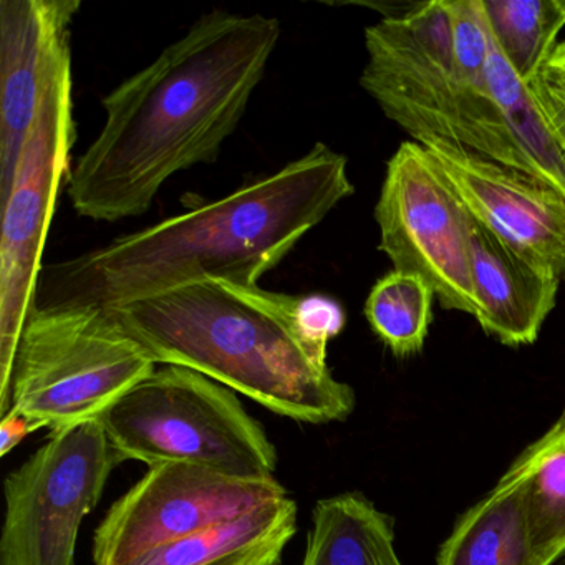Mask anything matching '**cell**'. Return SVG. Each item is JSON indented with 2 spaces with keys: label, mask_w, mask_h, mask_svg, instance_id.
<instances>
[{
  "label": "cell",
  "mask_w": 565,
  "mask_h": 565,
  "mask_svg": "<svg viewBox=\"0 0 565 565\" xmlns=\"http://www.w3.org/2000/svg\"><path fill=\"white\" fill-rule=\"evenodd\" d=\"M77 140L72 65L52 82L22 148L2 204L0 234V415L8 412L12 362L25 320L35 306L42 254Z\"/></svg>",
  "instance_id": "52a82bcc"
},
{
  "label": "cell",
  "mask_w": 565,
  "mask_h": 565,
  "mask_svg": "<svg viewBox=\"0 0 565 565\" xmlns=\"http://www.w3.org/2000/svg\"><path fill=\"white\" fill-rule=\"evenodd\" d=\"M287 495L276 478H231L181 462L151 466L102 519L94 535L95 565L130 564Z\"/></svg>",
  "instance_id": "30bf717a"
},
{
  "label": "cell",
  "mask_w": 565,
  "mask_h": 565,
  "mask_svg": "<svg viewBox=\"0 0 565 565\" xmlns=\"http://www.w3.org/2000/svg\"><path fill=\"white\" fill-rule=\"evenodd\" d=\"M433 299L435 292L425 279L393 269L370 290L365 317L386 349L405 359L425 345L431 323Z\"/></svg>",
  "instance_id": "ffe728a7"
},
{
  "label": "cell",
  "mask_w": 565,
  "mask_h": 565,
  "mask_svg": "<svg viewBox=\"0 0 565 565\" xmlns=\"http://www.w3.org/2000/svg\"><path fill=\"white\" fill-rule=\"evenodd\" d=\"M296 296L203 282L110 309L158 365L194 370L276 415L345 422L355 392L297 326Z\"/></svg>",
  "instance_id": "3957f363"
},
{
  "label": "cell",
  "mask_w": 565,
  "mask_h": 565,
  "mask_svg": "<svg viewBox=\"0 0 565 565\" xmlns=\"http://www.w3.org/2000/svg\"><path fill=\"white\" fill-rule=\"evenodd\" d=\"M508 471L527 484L532 542L539 565L565 557V412L518 456Z\"/></svg>",
  "instance_id": "e0dca14e"
},
{
  "label": "cell",
  "mask_w": 565,
  "mask_h": 565,
  "mask_svg": "<svg viewBox=\"0 0 565 565\" xmlns=\"http://www.w3.org/2000/svg\"><path fill=\"white\" fill-rule=\"evenodd\" d=\"M78 0L0 2V198L54 78L72 65Z\"/></svg>",
  "instance_id": "7c38bea8"
},
{
  "label": "cell",
  "mask_w": 565,
  "mask_h": 565,
  "mask_svg": "<svg viewBox=\"0 0 565 565\" xmlns=\"http://www.w3.org/2000/svg\"><path fill=\"white\" fill-rule=\"evenodd\" d=\"M561 565H565V558H564V561H562V564H561Z\"/></svg>",
  "instance_id": "d4e9b609"
},
{
  "label": "cell",
  "mask_w": 565,
  "mask_h": 565,
  "mask_svg": "<svg viewBox=\"0 0 565 565\" xmlns=\"http://www.w3.org/2000/svg\"><path fill=\"white\" fill-rule=\"evenodd\" d=\"M542 68L565 88V41L555 45L551 57L547 58Z\"/></svg>",
  "instance_id": "cb8c5ba5"
},
{
  "label": "cell",
  "mask_w": 565,
  "mask_h": 565,
  "mask_svg": "<svg viewBox=\"0 0 565 565\" xmlns=\"http://www.w3.org/2000/svg\"><path fill=\"white\" fill-rule=\"evenodd\" d=\"M39 426L34 423L29 422L24 416L15 413L14 409H9L4 416H2V423H0V456H8L15 446L21 445L22 439L31 433L38 431Z\"/></svg>",
  "instance_id": "603a6c76"
},
{
  "label": "cell",
  "mask_w": 565,
  "mask_h": 565,
  "mask_svg": "<svg viewBox=\"0 0 565 565\" xmlns=\"http://www.w3.org/2000/svg\"><path fill=\"white\" fill-rule=\"evenodd\" d=\"M471 276L481 329L504 345L534 343L554 310L561 277L472 216Z\"/></svg>",
  "instance_id": "4fadbf2b"
},
{
  "label": "cell",
  "mask_w": 565,
  "mask_h": 565,
  "mask_svg": "<svg viewBox=\"0 0 565 565\" xmlns=\"http://www.w3.org/2000/svg\"><path fill=\"white\" fill-rule=\"evenodd\" d=\"M495 47L529 84L565 28V0H481Z\"/></svg>",
  "instance_id": "d6986e66"
},
{
  "label": "cell",
  "mask_w": 565,
  "mask_h": 565,
  "mask_svg": "<svg viewBox=\"0 0 565 565\" xmlns=\"http://www.w3.org/2000/svg\"><path fill=\"white\" fill-rule=\"evenodd\" d=\"M280 39L263 14H204L104 98L105 124L68 178L78 216L147 213L168 180L214 163L236 131Z\"/></svg>",
  "instance_id": "6da1fadb"
},
{
  "label": "cell",
  "mask_w": 565,
  "mask_h": 565,
  "mask_svg": "<svg viewBox=\"0 0 565 565\" xmlns=\"http://www.w3.org/2000/svg\"><path fill=\"white\" fill-rule=\"evenodd\" d=\"M121 461L100 419L51 435L6 478L0 565H75L84 519Z\"/></svg>",
  "instance_id": "ba28073f"
},
{
  "label": "cell",
  "mask_w": 565,
  "mask_h": 565,
  "mask_svg": "<svg viewBox=\"0 0 565 565\" xmlns=\"http://www.w3.org/2000/svg\"><path fill=\"white\" fill-rule=\"evenodd\" d=\"M365 49L360 85L413 141H448L529 174L491 90L456 77L446 0L419 2L405 18L370 25Z\"/></svg>",
  "instance_id": "277c9868"
},
{
  "label": "cell",
  "mask_w": 565,
  "mask_h": 565,
  "mask_svg": "<svg viewBox=\"0 0 565 565\" xmlns=\"http://www.w3.org/2000/svg\"><path fill=\"white\" fill-rule=\"evenodd\" d=\"M418 145L478 223L565 280V196L469 148L435 138Z\"/></svg>",
  "instance_id": "8fae6325"
},
{
  "label": "cell",
  "mask_w": 565,
  "mask_h": 565,
  "mask_svg": "<svg viewBox=\"0 0 565 565\" xmlns=\"http://www.w3.org/2000/svg\"><path fill=\"white\" fill-rule=\"evenodd\" d=\"M375 220L395 270L425 279L443 309L476 316L471 214L416 141L399 145L386 163Z\"/></svg>",
  "instance_id": "9c48e42d"
},
{
  "label": "cell",
  "mask_w": 565,
  "mask_h": 565,
  "mask_svg": "<svg viewBox=\"0 0 565 565\" xmlns=\"http://www.w3.org/2000/svg\"><path fill=\"white\" fill-rule=\"evenodd\" d=\"M297 534V504L289 495L204 529L127 565H279Z\"/></svg>",
  "instance_id": "9a60e30c"
},
{
  "label": "cell",
  "mask_w": 565,
  "mask_h": 565,
  "mask_svg": "<svg viewBox=\"0 0 565 565\" xmlns=\"http://www.w3.org/2000/svg\"><path fill=\"white\" fill-rule=\"evenodd\" d=\"M121 459L198 466L239 479H273L277 451L236 393L194 370L164 365L100 416Z\"/></svg>",
  "instance_id": "8992f818"
},
{
  "label": "cell",
  "mask_w": 565,
  "mask_h": 565,
  "mask_svg": "<svg viewBox=\"0 0 565 565\" xmlns=\"http://www.w3.org/2000/svg\"><path fill=\"white\" fill-rule=\"evenodd\" d=\"M353 191L347 158L316 143L221 200L45 266L34 307L115 309L194 284L257 286Z\"/></svg>",
  "instance_id": "7a4b0ae2"
},
{
  "label": "cell",
  "mask_w": 565,
  "mask_h": 565,
  "mask_svg": "<svg viewBox=\"0 0 565 565\" xmlns=\"http://www.w3.org/2000/svg\"><path fill=\"white\" fill-rule=\"evenodd\" d=\"M452 32V65L462 84L489 92L492 35L481 0H446Z\"/></svg>",
  "instance_id": "44dd1931"
},
{
  "label": "cell",
  "mask_w": 565,
  "mask_h": 565,
  "mask_svg": "<svg viewBox=\"0 0 565 565\" xmlns=\"http://www.w3.org/2000/svg\"><path fill=\"white\" fill-rule=\"evenodd\" d=\"M302 565H402L393 519L360 492L320 499Z\"/></svg>",
  "instance_id": "2e32d148"
},
{
  "label": "cell",
  "mask_w": 565,
  "mask_h": 565,
  "mask_svg": "<svg viewBox=\"0 0 565 565\" xmlns=\"http://www.w3.org/2000/svg\"><path fill=\"white\" fill-rule=\"evenodd\" d=\"M157 365L110 309L34 307L12 362L8 412L55 435L100 419Z\"/></svg>",
  "instance_id": "5b68a950"
},
{
  "label": "cell",
  "mask_w": 565,
  "mask_h": 565,
  "mask_svg": "<svg viewBox=\"0 0 565 565\" xmlns=\"http://www.w3.org/2000/svg\"><path fill=\"white\" fill-rule=\"evenodd\" d=\"M548 130L565 154V88L542 68L527 84Z\"/></svg>",
  "instance_id": "7402d4cb"
},
{
  "label": "cell",
  "mask_w": 565,
  "mask_h": 565,
  "mask_svg": "<svg viewBox=\"0 0 565 565\" xmlns=\"http://www.w3.org/2000/svg\"><path fill=\"white\" fill-rule=\"evenodd\" d=\"M436 565H539L524 478L505 471L462 512L439 547Z\"/></svg>",
  "instance_id": "5bb4252c"
},
{
  "label": "cell",
  "mask_w": 565,
  "mask_h": 565,
  "mask_svg": "<svg viewBox=\"0 0 565 565\" xmlns=\"http://www.w3.org/2000/svg\"><path fill=\"white\" fill-rule=\"evenodd\" d=\"M488 85L518 141L529 174L565 196V154L548 130L527 84L512 71L492 41Z\"/></svg>",
  "instance_id": "ac0fdd59"
}]
</instances>
